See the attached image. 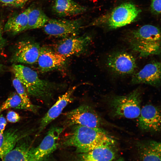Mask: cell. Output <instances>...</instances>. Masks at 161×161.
Listing matches in <instances>:
<instances>
[{"instance_id": "5bb4252c", "label": "cell", "mask_w": 161, "mask_h": 161, "mask_svg": "<svg viewBox=\"0 0 161 161\" xmlns=\"http://www.w3.org/2000/svg\"><path fill=\"white\" fill-rule=\"evenodd\" d=\"M75 86L69 89L64 94L60 96L55 103L50 108L41 118L38 134L41 133L52 121L57 118L64 109L72 101L73 95L76 89Z\"/></svg>"}, {"instance_id": "4dcf8cb0", "label": "cell", "mask_w": 161, "mask_h": 161, "mask_svg": "<svg viewBox=\"0 0 161 161\" xmlns=\"http://www.w3.org/2000/svg\"><path fill=\"white\" fill-rule=\"evenodd\" d=\"M3 69V66L2 64L0 63V72L2 71Z\"/></svg>"}, {"instance_id": "44dd1931", "label": "cell", "mask_w": 161, "mask_h": 161, "mask_svg": "<svg viewBox=\"0 0 161 161\" xmlns=\"http://www.w3.org/2000/svg\"><path fill=\"white\" fill-rule=\"evenodd\" d=\"M49 18L40 8L31 7L28 15L27 30L38 29L43 27Z\"/></svg>"}, {"instance_id": "f1b7e54d", "label": "cell", "mask_w": 161, "mask_h": 161, "mask_svg": "<svg viewBox=\"0 0 161 161\" xmlns=\"http://www.w3.org/2000/svg\"><path fill=\"white\" fill-rule=\"evenodd\" d=\"M7 122L6 119L2 115H0V132L3 133L7 125Z\"/></svg>"}, {"instance_id": "484cf974", "label": "cell", "mask_w": 161, "mask_h": 161, "mask_svg": "<svg viewBox=\"0 0 161 161\" xmlns=\"http://www.w3.org/2000/svg\"><path fill=\"white\" fill-rule=\"evenodd\" d=\"M143 142L151 149L161 154V142L151 140Z\"/></svg>"}, {"instance_id": "5b68a950", "label": "cell", "mask_w": 161, "mask_h": 161, "mask_svg": "<svg viewBox=\"0 0 161 161\" xmlns=\"http://www.w3.org/2000/svg\"><path fill=\"white\" fill-rule=\"evenodd\" d=\"M65 125L70 126L79 125L91 128H101L104 124L103 119L91 106L83 105L65 114Z\"/></svg>"}, {"instance_id": "83f0119b", "label": "cell", "mask_w": 161, "mask_h": 161, "mask_svg": "<svg viewBox=\"0 0 161 161\" xmlns=\"http://www.w3.org/2000/svg\"><path fill=\"white\" fill-rule=\"evenodd\" d=\"M7 118L8 121L12 123H15L20 120L21 117L17 113L10 111L7 113Z\"/></svg>"}, {"instance_id": "7402d4cb", "label": "cell", "mask_w": 161, "mask_h": 161, "mask_svg": "<svg viewBox=\"0 0 161 161\" xmlns=\"http://www.w3.org/2000/svg\"><path fill=\"white\" fill-rule=\"evenodd\" d=\"M137 147L140 161H161V154L151 149L143 141L138 142Z\"/></svg>"}, {"instance_id": "9a60e30c", "label": "cell", "mask_w": 161, "mask_h": 161, "mask_svg": "<svg viewBox=\"0 0 161 161\" xmlns=\"http://www.w3.org/2000/svg\"><path fill=\"white\" fill-rule=\"evenodd\" d=\"M66 58L56 52L45 48H41L37 61L39 69L43 72H48L62 66Z\"/></svg>"}, {"instance_id": "cb8c5ba5", "label": "cell", "mask_w": 161, "mask_h": 161, "mask_svg": "<svg viewBox=\"0 0 161 161\" xmlns=\"http://www.w3.org/2000/svg\"><path fill=\"white\" fill-rule=\"evenodd\" d=\"M10 108L29 110L27 106L18 94L16 92L10 95L0 106V113L4 110Z\"/></svg>"}, {"instance_id": "ffe728a7", "label": "cell", "mask_w": 161, "mask_h": 161, "mask_svg": "<svg viewBox=\"0 0 161 161\" xmlns=\"http://www.w3.org/2000/svg\"><path fill=\"white\" fill-rule=\"evenodd\" d=\"M28 136L20 140L13 149L1 159L2 161H31L28 154L30 148L27 141Z\"/></svg>"}, {"instance_id": "3957f363", "label": "cell", "mask_w": 161, "mask_h": 161, "mask_svg": "<svg viewBox=\"0 0 161 161\" xmlns=\"http://www.w3.org/2000/svg\"><path fill=\"white\" fill-rule=\"evenodd\" d=\"M13 71L24 87L28 95L46 101L52 96L55 86L52 83L40 79L37 72L22 65H14Z\"/></svg>"}, {"instance_id": "ac0fdd59", "label": "cell", "mask_w": 161, "mask_h": 161, "mask_svg": "<svg viewBox=\"0 0 161 161\" xmlns=\"http://www.w3.org/2000/svg\"><path fill=\"white\" fill-rule=\"evenodd\" d=\"M52 10L55 15L65 17L81 14L86 8L73 0H55Z\"/></svg>"}, {"instance_id": "52a82bcc", "label": "cell", "mask_w": 161, "mask_h": 161, "mask_svg": "<svg viewBox=\"0 0 161 161\" xmlns=\"http://www.w3.org/2000/svg\"><path fill=\"white\" fill-rule=\"evenodd\" d=\"M141 10L130 2L122 3L117 6L109 15L107 24L111 29H116L131 24L137 18Z\"/></svg>"}, {"instance_id": "8fae6325", "label": "cell", "mask_w": 161, "mask_h": 161, "mask_svg": "<svg viewBox=\"0 0 161 161\" xmlns=\"http://www.w3.org/2000/svg\"><path fill=\"white\" fill-rule=\"evenodd\" d=\"M11 59L16 63L32 64L37 62L41 47L38 43L29 40L19 42Z\"/></svg>"}, {"instance_id": "f546056e", "label": "cell", "mask_w": 161, "mask_h": 161, "mask_svg": "<svg viewBox=\"0 0 161 161\" xmlns=\"http://www.w3.org/2000/svg\"><path fill=\"white\" fill-rule=\"evenodd\" d=\"M4 41L1 35V30H0V52L4 45Z\"/></svg>"}, {"instance_id": "2e32d148", "label": "cell", "mask_w": 161, "mask_h": 161, "mask_svg": "<svg viewBox=\"0 0 161 161\" xmlns=\"http://www.w3.org/2000/svg\"><path fill=\"white\" fill-rule=\"evenodd\" d=\"M31 132L10 129L3 133L0 132V158L13 149L20 140L29 136Z\"/></svg>"}, {"instance_id": "d6a6232c", "label": "cell", "mask_w": 161, "mask_h": 161, "mask_svg": "<svg viewBox=\"0 0 161 161\" xmlns=\"http://www.w3.org/2000/svg\"></svg>"}, {"instance_id": "d4e9b609", "label": "cell", "mask_w": 161, "mask_h": 161, "mask_svg": "<svg viewBox=\"0 0 161 161\" xmlns=\"http://www.w3.org/2000/svg\"><path fill=\"white\" fill-rule=\"evenodd\" d=\"M30 0H0V3L4 6L19 7L24 6Z\"/></svg>"}, {"instance_id": "d6986e66", "label": "cell", "mask_w": 161, "mask_h": 161, "mask_svg": "<svg viewBox=\"0 0 161 161\" xmlns=\"http://www.w3.org/2000/svg\"><path fill=\"white\" fill-rule=\"evenodd\" d=\"M31 7H29L21 13L10 17L4 25V31L16 35L27 30L28 15Z\"/></svg>"}, {"instance_id": "4316f807", "label": "cell", "mask_w": 161, "mask_h": 161, "mask_svg": "<svg viewBox=\"0 0 161 161\" xmlns=\"http://www.w3.org/2000/svg\"><path fill=\"white\" fill-rule=\"evenodd\" d=\"M150 7L153 14L157 15L161 13V0H152Z\"/></svg>"}, {"instance_id": "277c9868", "label": "cell", "mask_w": 161, "mask_h": 161, "mask_svg": "<svg viewBox=\"0 0 161 161\" xmlns=\"http://www.w3.org/2000/svg\"><path fill=\"white\" fill-rule=\"evenodd\" d=\"M141 92L137 89L126 95L112 97L109 102L111 115L116 118L138 117L141 109Z\"/></svg>"}, {"instance_id": "30bf717a", "label": "cell", "mask_w": 161, "mask_h": 161, "mask_svg": "<svg viewBox=\"0 0 161 161\" xmlns=\"http://www.w3.org/2000/svg\"><path fill=\"white\" fill-rule=\"evenodd\" d=\"M138 117V126L142 131L155 133L161 130V111L157 107L151 104L145 106Z\"/></svg>"}, {"instance_id": "1f68e13d", "label": "cell", "mask_w": 161, "mask_h": 161, "mask_svg": "<svg viewBox=\"0 0 161 161\" xmlns=\"http://www.w3.org/2000/svg\"><path fill=\"white\" fill-rule=\"evenodd\" d=\"M112 161H124V160L122 158H119L116 160H113Z\"/></svg>"}, {"instance_id": "4fadbf2b", "label": "cell", "mask_w": 161, "mask_h": 161, "mask_svg": "<svg viewBox=\"0 0 161 161\" xmlns=\"http://www.w3.org/2000/svg\"><path fill=\"white\" fill-rule=\"evenodd\" d=\"M133 84L144 83L155 87L161 85V62L153 61L146 65L134 74L131 80Z\"/></svg>"}, {"instance_id": "9c48e42d", "label": "cell", "mask_w": 161, "mask_h": 161, "mask_svg": "<svg viewBox=\"0 0 161 161\" xmlns=\"http://www.w3.org/2000/svg\"><path fill=\"white\" fill-rule=\"evenodd\" d=\"M108 68L115 73L125 75L133 74L137 64L134 57L124 52H118L110 55L106 60Z\"/></svg>"}, {"instance_id": "ba28073f", "label": "cell", "mask_w": 161, "mask_h": 161, "mask_svg": "<svg viewBox=\"0 0 161 161\" xmlns=\"http://www.w3.org/2000/svg\"><path fill=\"white\" fill-rule=\"evenodd\" d=\"M82 26L81 19L74 20L49 19L43 27L45 32L50 36L69 37L76 35Z\"/></svg>"}, {"instance_id": "603a6c76", "label": "cell", "mask_w": 161, "mask_h": 161, "mask_svg": "<svg viewBox=\"0 0 161 161\" xmlns=\"http://www.w3.org/2000/svg\"><path fill=\"white\" fill-rule=\"evenodd\" d=\"M13 84L17 94L20 97L24 103L29 109V111L36 112L38 106L32 104L28 96V94L23 85L16 78H15L12 81Z\"/></svg>"}, {"instance_id": "7c38bea8", "label": "cell", "mask_w": 161, "mask_h": 161, "mask_svg": "<svg viewBox=\"0 0 161 161\" xmlns=\"http://www.w3.org/2000/svg\"><path fill=\"white\" fill-rule=\"evenodd\" d=\"M65 38L56 44L54 49L55 52L66 58L83 52L91 40L88 35Z\"/></svg>"}, {"instance_id": "7a4b0ae2", "label": "cell", "mask_w": 161, "mask_h": 161, "mask_svg": "<svg viewBox=\"0 0 161 161\" xmlns=\"http://www.w3.org/2000/svg\"><path fill=\"white\" fill-rule=\"evenodd\" d=\"M127 38L131 47L140 57L161 54V30L157 27L143 25L131 31Z\"/></svg>"}, {"instance_id": "e0dca14e", "label": "cell", "mask_w": 161, "mask_h": 161, "mask_svg": "<svg viewBox=\"0 0 161 161\" xmlns=\"http://www.w3.org/2000/svg\"><path fill=\"white\" fill-rule=\"evenodd\" d=\"M114 145H105L81 153L77 161H112L116 153Z\"/></svg>"}, {"instance_id": "8992f818", "label": "cell", "mask_w": 161, "mask_h": 161, "mask_svg": "<svg viewBox=\"0 0 161 161\" xmlns=\"http://www.w3.org/2000/svg\"><path fill=\"white\" fill-rule=\"evenodd\" d=\"M64 128L59 126L52 127L48 131L40 144L34 148H29L28 156L31 161H42L57 148L59 137Z\"/></svg>"}, {"instance_id": "6da1fadb", "label": "cell", "mask_w": 161, "mask_h": 161, "mask_svg": "<svg viewBox=\"0 0 161 161\" xmlns=\"http://www.w3.org/2000/svg\"><path fill=\"white\" fill-rule=\"evenodd\" d=\"M69 131L63 138V144L72 146L80 153L88 152L100 146L115 145L114 140L101 128H91L79 125L70 126Z\"/></svg>"}]
</instances>
